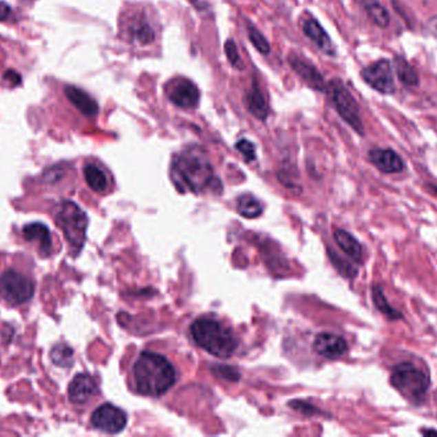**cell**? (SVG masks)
Segmentation results:
<instances>
[{
    "label": "cell",
    "mask_w": 437,
    "mask_h": 437,
    "mask_svg": "<svg viewBox=\"0 0 437 437\" xmlns=\"http://www.w3.org/2000/svg\"><path fill=\"white\" fill-rule=\"evenodd\" d=\"M170 177L179 192L198 194L205 192L214 181V170L201 148L189 146L175 155Z\"/></svg>",
    "instance_id": "cell-1"
},
{
    "label": "cell",
    "mask_w": 437,
    "mask_h": 437,
    "mask_svg": "<svg viewBox=\"0 0 437 437\" xmlns=\"http://www.w3.org/2000/svg\"><path fill=\"white\" fill-rule=\"evenodd\" d=\"M136 389L141 395L161 396L177 381V372L165 356L143 352L134 367Z\"/></svg>",
    "instance_id": "cell-2"
},
{
    "label": "cell",
    "mask_w": 437,
    "mask_h": 437,
    "mask_svg": "<svg viewBox=\"0 0 437 437\" xmlns=\"http://www.w3.org/2000/svg\"><path fill=\"white\" fill-rule=\"evenodd\" d=\"M191 334L197 345L217 358L226 359L237 349V340L232 329L216 319H197L191 326Z\"/></svg>",
    "instance_id": "cell-3"
},
{
    "label": "cell",
    "mask_w": 437,
    "mask_h": 437,
    "mask_svg": "<svg viewBox=\"0 0 437 437\" xmlns=\"http://www.w3.org/2000/svg\"><path fill=\"white\" fill-rule=\"evenodd\" d=\"M390 383L412 404L420 405L426 400L429 389V374L413 363L403 362L395 365Z\"/></svg>",
    "instance_id": "cell-4"
},
{
    "label": "cell",
    "mask_w": 437,
    "mask_h": 437,
    "mask_svg": "<svg viewBox=\"0 0 437 437\" xmlns=\"http://www.w3.org/2000/svg\"><path fill=\"white\" fill-rule=\"evenodd\" d=\"M55 222L70 243L72 252L78 254L86 241L89 219L83 210L73 201H63L55 213Z\"/></svg>",
    "instance_id": "cell-5"
},
{
    "label": "cell",
    "mask_w": 437,
    "mask_h": 437,
    "mask_svg": "<svg viewBox=\"0 0 437 437\" xmlns=\"http://www.w3.org/2000/svg\"><path fill=\"white\" fill-rule=\"evenodd\" d=\"M35 292L34 280L16 268H8L0 274V296L12 307L31 301Z\"/></svg>",
    "instance_id": "cell-6"
},
{
    "label": "cell",
    "mask_w": 437,
    "mask_h": 437,
    "mask_svg": "<svg viewBox=\"0 0 437 437\" xmlns=\"http://www.w3.org/2000/svg\"><path fill=\"white\" fill-rule=\"evenodd\" d=\"M326 92L329 94L335 110L339 113L340 117L344 119V122H347L358 135L365 136V128L361 119L358 103L345 88V85L340 80H332L326 85Z\"/></svg>",
    "instance_id": "cell-7"
},
{
    "label": "cell",
    "mask_w": 437,
    "mask_h": 437,
    "mask_svg": "<svg viewBox=\"0 0 437 437\" xmlns=\"http://www.w3.org/2000/svg\"><path fill=\"white\" fill-rule=\"evenodd\" d=\"M361 76L370 88L383 95H392L396 90L392 63L387 59H380L366 67Z\"/></svg>",
    "instance_id": "cell-8"
},
{
    "label": "cell",
    "mask_w": 437,
    "mask_h": 437,
    "mask_svg": "<svg viewBox=\"0 0 437 437\" xmlns=\"http://www.w3.org/2000/svg\"><path fill=\"white\" fill-rule=\"evenodd\" d=\"M91 425L98 431L118 434L127 425V414L113 404H104L92 413Z\"/></svg>",
    "instance_id": "cell-9"
},
{
    "label": "cell",
    "mask_w": 437,
    "mask_h": 437,
    "mask_svg": "<svg viewBox=\"0 0 437 437\" xmlns=\"http://www.w3.org/2000/svg\"><path fill=\"white\" fill-rule=\"evenodd\" d=\"M169 101L180 108H195L200 101L196 85L187 79H177L169 86Z\"/></svg>",
    "instance_id": "cell-10"
},
{
    "label": "cell",
    "mask_w": 437,
    "mask_h": 437,
    "mask_svg": "<svg viewBox=\"0 0 437 437\" xmlns=\"http://www.w3.org/2000/svg\"><path fill=\"white\" fill-rule=\"evenodd\" d=\"M313 349L317 354H320L323 358L338 359L347 353L348 344L339 335L323 332V334H319L315 338Z\"/></svg>",
    "instance_id": "cell-11"
},
{
    "label": "cell",
    "mask_w": 437,
    "mask_h": 437,
    "mask_svg": "<svg viewBox=\"0 0 437 437\" xmlns=\"http://www.w3.org/2000/svg\"><path fill=\"white\" fill-rule=\"evenodd\" d=\"M98 385L89 374H77L70 383V400L76 405L86 404L98 394Z\"/></svg>",
    "instance_id": "cell-12"
},
{
    "label": "cell",
    "mask_w": 437,
    "mask_h": 437,
    "mask_svg": "<svg viewBox=\"0 0 437 437\" xmlns=\"http://www.w3.org/2000/svg\"><path fill=\"white\" fill-rule=\"evenodd\" d=\"M23 237L25 240L35 244L37 252L41 256H49L53 253V237L50 230L43 223H30L23 227Z\"/></svg>",
    "instance_id": "cell-13"
},
{
    "label": "cell",
    "mask_w": 437,
    "mask_h": 437,
    "mask_svg": "<svg viewBox=\"0 0 437 437\" xmlns=\"http://www.w3.org/2000/svg\"><path fill=\"white\" fill-rule=\"evenodd\" d=\"M288 62L295 72L303 80L308 86L316 90H326V83L320 71L312 63L304 61L298 55L290 54L288 57Z\"/></svg>",
    "instance_id": "cell-14"
},
{
    "label": "cell",
    "mask_w": 437,
    "mask_h": 437,
    "mask_svg": "<svg viewBox=\"0 0 437 437\" xmlns=\"http://www.w3.org/2000/svg\"><path fill=\"white\" fill-rule=\"evenodd\" d=\"M368 158L379 171L384 173L402 172L405 167L402 156L395 153L393 149L375 148L370 150Z\"/></svg>",
    "instance_id": "cell-15"
},
{
    "label": "cell",
    "mask_w": 437,
    "mask_h": 437,
    "mask_svg": "<svg viewBox=\"0 0 437 437\" xmlns=\"http://www.w3.org/2000/svg\"><path fill=\"white\" fill-rule=\"evenodd\" d=\"M302 28H303L304 35L310 40H312L316 46L325 54L335 55L337 49L332 44L330 37L328 35V32L323 30V28L316 19H307Z\"/></svg>",
    "instance_id": "cell-16"
},
{
    "label": "cell",
    "mask_w": 437,
    "mask_h": 437,
    "mask_svg": "<svg viewBox=\"0 0 437 437\" xmlns=\"http://www.w3.org/2000/svg\"><path fill=\"white\" fill-rule=\"evenodd\" d=\"M64 94L68 98V101L80 110L82 114L87 117H94L98 113V105L96 101L89 96V94L83 92L80 88L76 86H65Z\"/></svg>",
    "instance_id": "cell-17"
},
{
    "label": "cell",
    "mask_w": 437,
    "mask_h": 437,
    "mask_svg": "<svg viewBox=\"0 0 437 437\" xmlns=\"http://www.w3.org/2000/svg\"><path fill=\"white\" fill-rule=\"evenodd\" d=\"M246 105H247V110H250L251 114L253 117L261 119V121L268 119V103L265 101L264 92L261 90L259 82L256 81V80L253 81L250 90L246 94Z\"/></svg>",
    "instance_id": "cell-18"
},
{
    "label": "cell",
    "mask_w": 437,
    "mask_h": 437,
    "mask_svg": "<svg viewBox=\"0 0 437 437\" xmlns=\"http://www.w3.org/2000/svg\"><path fill=\"white\" fill-rule=\"evenodd\" d=\"M334 238L337 241V244L339 246L340 249L348 255L349 258H352L354 262L361 263L362 262V256H363V249L362 245L359 244L356 237L353 235H350L348 231L345 230H340L338 228L335 232H334Z\"/></svg>",
    "instance_id": "cell-19"
},
{
    "label": "cell",
    "mask_w": 437,
    "mask_h": 437,
    "mask_svg": "<svg viewBox=\"0 0 437 437\" xmlns=\"http://www.w3.org/2000/svg\"><path fill=\"white\" fill-rule=\"evenodd\" d=\"M85 180L89 189L95 192H104L107 190V179L105 172L96 164L89 163L83 168Z\"/></svg>",
    "instance_id": "cell-20"
},
{
    "label": "cell",
    "mask_w": 437,
    "mask_h": 437,
    "mask_svg": "<svg viewBox=\"0 0 437 437\" xmlns=\"http://www.w3.org/2000/svg\"><path fill=\"white\" fill-rule=\"evenodd\" d=\"M394 63H395V71L398 74V79L401 80V82H403L405 86H411V88L418 86L420 77L407 59H404L403 57H395Z\"/></svg>",
    "instance_id": "cell-21"
},
{
    "label": "cell",
    "mask_w": 437,
    "mask_h": 437,
    "mask_svg": "<svg viewBox=\"0 0 437 437\" xmlns=\"http://www.w3.org/2000/svg\"><path fill=\"white\" fill-rule=\"evenodd\" d=\"M363 6H365L368 17L375 25L381 28H386L389 26L390 14L383 4H380L377 0H365Z\"/></svg>",
    "instance_id": "cell-22"
},
{
    "label": "cell",
    "mask_w": 437,
    "mask_h": 437,
    "mask_svg": "<svg viewBox=\"0 0 437 437\" xmlns=\"http://www.w3.org/2000/svg\"><path fill=\"white\" fill-rule=\"evenodd\" d=\"M372 301H374L376 308L390 321H398V319L403 318L402 312L395 309L389 304V301H386V298H385L383 287L379 285H375L372 287Z\"/></svg>",
    "instance_id": "cell-23"
},
{
    "label": "cell",
    "mask_w": 437,
    "mask_h": 437,
    "mask_svg": "<svg viewBox=\"0 0 437 437\" xmlns=\"http://www.w3.org/2000/svg\"><path fill=\"white\" fill-rule=\"evenodd\" d=\"M237 210L239 212V214L246 218H256L261 216L264 208L259 199L247 194V195H242L238 199Z\"/></svg>",
    "instance_id": "cell-24"
},
{
    "label": "cell",
    "mask_w": 437,
    "mask_h": 437,
    "mask_svg": "<svg viewBox=\"0 0 437 437\" xmlns=\"http://www.w3.org/2000/svg\"><path fill=\"white\" fill-rule=\"evenodd\" d=\"M50 358H52L54 365L67 368V367H71L72 363H73V350L70 346L58 344L52 349Z\"/></svg>",
    "instance_id": "cell-25"
},
{
    "label": "cell",
    "mask_w": 437,
    "mask_h": 437,
    "mask_svg": "<svg viewBox=\"0 0 437 437\" xmlns=\"http://www.w3.org/2000/svg\"><path fill=\"white\" fill-rule=\"evenodd\" d=\"M247 32H248V37H250L251 43L253 44V46L259 50L261 54H268L270 50H271V46L268 44L266 37L262 35V32L259 31V28H256L252 22H247Z\"/></svg>",
    "instance_id": "cell-26"
},
{
    "label": "cell",
    "mask_w": 437,
    "mask_h": 437,
    "mask_svg": "<svg viewBox=\"0 0 437 437\" xmlns=\"http://www.w3.org/2000/svg\"><path fill=\"white\" fill-rule=\"evenodd\" d=\"M329 255H330L331 261L335 265V268L339 271L340 274L348 278H353L357 276V270L352 265H349L348 262H345L344 259H341L339 255L335 254V252L329 250Z\"/></svg>",
    "instance_id": "cell-27"
},
{
    "label": "cell",
    "mask_w": 437,
    "mask_h": 437,
    "mask_svg": "<svg viewBox=\"0 0 437 437\" xmlns=\"http://www.w3.org/2000/svg\"><path fill=\"white\" fill-rule=\"evenodd\" d=\"M132 35L141 44H149L155 37L152 28L149 25H143V23L134 25L132 28Z\"/></svg>",
    "instance_id": "cell-28"
},
{
    "label": "cell",
    "mask_w": 437,
    "mask_h": 437,
    "mask_svg": "<svg viewBox=\"0 0 437 437\" xmlns=\"http://www.w3.org/2000/svg\"><path fill=\"white\" fill-rule=\"evenodd\" d=\"M224 49H225V54H226L229 63L232 64L233 67L237 70H243L244 64L242 62L241 55L238 53V48L235 45V43L233 40H228L225 43Z\"/></svg>",
    "instance_id": "cell-29"
},
{
    "label": "cell",
    "mask_w": 437,
    "mask_h": 437,
    "mask_svg": "<svg viewBox=\"0 0 437 437\" xmlns=\"http://www.w3.org/2000/svg\"><path fill=\"white\" fill-rule=\"evenodd\" d=\"M235 148H237V150L246 158V161H253V159H256V148H255V145H253L251 141H248V140L242 139V140H239V141L235 144Z\"/></svg>",
    "instance_id": "cell-30"
},
{
    "label": "cell",
    "mask_w": 437,
    "mask_h": 437,
    "mask_svg": "<svg viewBox=\"0 0 437 437\" xmlns=\"http://www.w3.org/2000/svg\"><path fill=\"white\" fill-rule=\"evenodd\" d=\"M426 28H427L429 35L435 37L437 40V16H434V17H431V19L427 21Z\"/></svg>",
    "instance_id": "cell-31"
},
{
    "label": "cell",
    "mask_w": 437,
    "mask_h": 437,
    "mask_svg": "<svg viewBox=\"0 0 437 437\" xmlns=\"http://www.w3.org/2000/svg\"><path fill=\"white\" fill-rule=\"evenodd\" d=\"M12 13V10L7 3L0 1V21H6L8 19L9 16Z\"/></svg>",
    "instance_id": "cell-32"
},
{
    "label": "cell",
    "mask_w": 437,
    "mask_h": 437,
    "mask_svg": "<svg viewBox=\"0 0 437 437\" xmlns=\"http://www.w3.org/2000/svg\"><path fill=\"white\" fill-rule=\"evenodd\" d=\"M4 79L8 80L10 83L13 85H18L21 82V76L18 73L13 72V71H8V72L4 74Z\"/></svg>",
    "instance_id": "cell-33"
},
{
    "label": "cell",
    "mask_w": 437,
    "mask_h": 437,
    "mask_svg": "<svg viewBox=\"0 0 437 437\" xmlns=\"http://www.w3.org/2000/svg\"><path fill=\"white\" fill-rule=\"evenodd\" d=\"M422 435H437L436 429H422L420 431Z\"/></svg>",
    "instance_id": "cell-34"
},
{
    "label": "cell",
    "mask_w": 437,
    "mask_h": 437,
    "mask_svg": "<svg viewBox=\"0 0 437 437\" xmlns=\"http://www.w3.org/2000/svg\"><path fill=\"white\" fill-rule=\"evenodd\" d=\"M431 189H432V190H435L437 194V186H435V185H431Z\"/></svg>",
    "instance_id": "cell-35"
}]
</instances>
